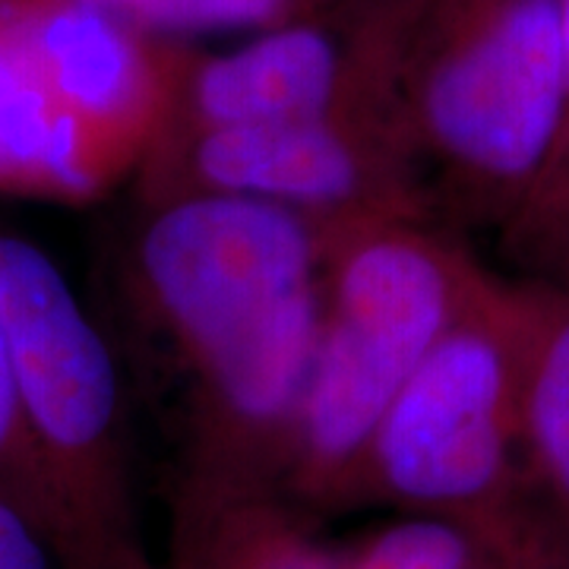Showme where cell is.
<instances>
[{
    "label": "cell",
    "instance_id": "8fae6325",
    "mask_svg": "<svg viewBox=\"0 0 569 569\" xmlns=\"http://www.w3.org/2000/svg\"><path fill=\"white\" fill-rule=\"evenodd\" d=\"M140 32L162 41L193 44L197 39H244L260 29L295 20L326 0H89Z\"/></svg>",
    "mask_w": 569,
    "mask_h": 569
},
{
    "label": "cell",
    "instance_id": "9a60e30c",
    "mask_svg": "<svg viewBox=\"0 0 569 569\" xmlns=\"http://www.w3.org/2000/svg\"><path fill=\"white\" fill-rule=\"evenodd\" d=\"M0 569H63L44 531L0 497Z\"/></svg>",
    "mask_w": 569,
    "mask_h": 569
},
{
    "label": "cell",
    "instance_id": "8992f818",
    "mask_svg": "<svg viewBox=\"0 0 569 569\" xmlns=\"http://www.w3.org/2000/svg\"><path fill=\"white\" fill-rule=\"evenodd\" d=\"M127 190L238 197L320 228L392 216L440 219L399 104L168 137L152 146Z\"/></svg>",
    "mask_w": 569,
    "mask_h": 569
},
{
    "label": "cell",
    "instance_id": "e0dca14e",
    "mask_svg": "<svg viewBox=\"0 0 569 569\" xmlns=\"http://www.w3.org/2000/svg\"><path fill=\"white\" fill-rule=\"evenodd\" d=\"M557 17H560V44H563V70H567V130H563V140L560 149L569 142V0H557ZM557 149V152H560ZM557 159V156H553Z\"/></svg>",
    "mask_w": 569,
    "mask_h": 569
},
{
    "label": "cell",
    "instance_id": "7c38bea8",
    "mask_svg": "<svg viewBox=\"0 0 569 569\" xmlns=\"http://www.w3.org/2000/svg\"><path fill=\"white\" fill-rule=\"evenodd\" d=\"M497 238L512 276L569 288V142Z\"/></svg>",
    "mask_w": 569,
    "mask_h": 569
},
{
    "label": "cell",
    "instance_id": "30bf717a",
    "mask_svg": "<svg viewBox=\"0 0 569 569\" xmlns=\"http://www.w3.org/2000/svg\"><path fill=\"white\" fill-rule=\"evenodd\" d=\"M526 282L522 462L535 516L569 553V288Z\"/></svg>",
    "mask_w": 569,
    "mask_h": 569
},
{
    "label": "cell",
    "instance_id": "9c48e42d",
    "mask_svg": "<svg viewBox=\"0 0 569 569\" xmlns=\"http://www.w3.org/2000/svg\"><path fill=\"white\" fill-rule=\"evenodd\" d=\"M159 569H346V548L282 490L178 478Z\"/></svg>",
    "mask_w": 569,
    "mask_h": 569
},
{
    "label": "cell",
    "instance_id": "2e32d148",
    "mask_svg": "<svg viewBox=\"0 0 569 569\" xmlns=\"http://www.w3.org/2000/svg\"><path fill=\"white\" fill-rule=\"evenodd\" d=\"M485 557L488 569H569V553L548 531H535L509 548L485 550Z\"/></svg>",
    "mask_w": 569,
    "mask_h": 569
},
{
    "label": "cell",
    "instance_id": "3957f363",
    "mask_svg": "<svg viewBox=\"0 0 569 569\" xmlns=\"http://www.w3.org/2000/svg\"><path fill=\"white\" fill-rule=\"evenodd\" d=\"M396 96L437 216L500 231L567 130L557 0H415Z\"/></svg>",
    "mask_w": 569,
    "mask_h": 569
},
{
    "label": "cell",
    "instance_id": "6da1fadb",
    "mask_svg": "<svg viewBox=\"0 0 569 569\" xmlns=\"http://www.w3.org/2000/svg\"><path fill=\"white\" fill-rule=\"evenodd\" d=\"M332 228L216 193H130L96 313L171 481L282 490Z\"/></svg>",
    "mask_w": 569,
    "mask_h": 569
},
{
    "label": "cell",
    "instance_id": "277c9868",
    "mask_svg": "<svg viewBox=\"0 0 569 569\" xmlns=\"http://www.w3.org/2000/svg\"><path fill=\"white\" fill-rule=\"evenodd\" d=\"M0 326L63 569H159L137 488V406L118 348L29 234L0 224Z\"/></svg>",
    "mask_w": 569,
    "mask_h": 569
},
{
    "label": "cell",
    "instance_id": "7a4b0ae2",
    "mask_svg": "<svg viewBox=\"0 0 569 569\" xmlns=\"http://www.w3.org/2000/svg\"><path fill=\"white\" fill-rule=\"evenodd\" d=\"M488 276L466 234L440 219L392 216L329 231L317 346L282 493L320 519L355 509L383 415Z\"/></svg>",
    "mask_w": 569,
    "mask_h": 569
},
{
    "label": "cell",
    "instance_id": "5b68a950",
    "mask_svg": "<svg viewBox=\"0 0 569 569\" xmlns=\"http://www.w3.org/2000/svg\"><path fill=\"white\" fill-rule=\"evenodd\" d=\"M526 282L490 269L377 427L355 509L389 507L503 548L538 522L522 462Z\"/></svg>",
    "mask_w": 569,
    "mask_h": 569
},
{
    "label": "cell",
    "instance_id": "5bb4252c",
    "mask_svg": "<svg viewBox=\"0 0 569 569\" xmlns=\"http://www.w3.org/2000/svg\"><path fill=\"white\" fill-rule=\"evenodd\" d=\"M0 497H7L48 535V500L41 488L39 466L22 421L20 392L10 361V346L0 326Z\"/></svg>",
    "mask_w": 569,
    "mask_h": 569
},
{
    "label": "cell",
    "instance_id": "52a82bcc",
    "mask_svg": "<svg viewBox=\"0 0 569 569\" xmlns=\"http://www.w3.org/2000/svg\"><path fill=\"white\" fill-rule=\"evenodd\" d=\"M411 7L415 0H326L222 51L187 44L159 140L358 104H399L396 82Z\"/></svg>",
    "mask_w": 569,
    "mask_h": 569
},
{
    "label": "cell",
    "instance_id": "ba28073f",
    "mask_svg": "<svg viewBox=\"0 0 569 569\" xmlns=\"http://www.w3.org/2000/svg\"><path fill=\"white\" fill-rule=\"evenodd\" d=\"M133 183V171L61 96L22 26L0 0V197L92 206Z\"/></svg>",
    "mask_w": 569,
    "mask_h": 569
},
{
    "label": "cell",
    "instance_id": "4fadbf2b",
    "mask_svg": "<svg viewBox=\"0 0 569 569\" xmlns=\"http://www.w3.org/2000/svg\"><path fill=\"white\" fill-rule=\"evenodd\" d=\"M346 569H488V557L459 526L399 516L348 545Z\"/></svg>",
    "mask_w": 569,
    "mask_h": 569
}]
</instances>
